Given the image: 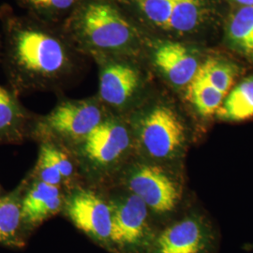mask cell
Here are the masks:
<instances>
[{
	"label": "cell",
	"instance_id": "cell-1",
	"mask_svg": "<svg viewBox=\"0 0 253 253\" xmlns=\"http://www.w3.org/2000/svg\"><path fill=\"white\" fill-rule=\"evenodd\" d=\"M4 32L3 62L10 89L21 95L58 90L73 69V53L63 27L30 15L0 9Z\"/></svg>",
	"mask_w": 253,
	"mask_h": 253
},
{
	"label": "cell",
	"instance_id": "cell-2",
	"mask_svg": "<svg viewBox=\"0 0 253 253\" xmlns=\"http://www.w3.org/2000/svg\"><path fill=\"white\" fill-rule=\"evenodd\" d=\"M64 31L81 45L96 52H114L127 45L133 37L129 23L114 5L89 0L78 5Z\"/></svg>",
	"mask_w": 253,
	"mask_h": 253
},
{
	"label": "cell",
	"instance_id": "cell-3",
	"mask_svg": "<svg viewBox=\"0 0 253 253\" xmlns=\"http://www.w3.org/2000/svg\"><path fill=\"white\" fill-rule=\"evenodd\" d=\"M106 118L100 100H60L47 115H38L31 140L50 141L72 149Z\"/></svg>",
	"mask_w": 253,
	"mask_h": 253
},
{
	"label": "cell",
	"instance_id": "cell-4",
	"mask_svg": "<svg viewBox=\"0 0 253 253\" xmlns=\"http://www.w3.org/2000/svg\"><path fill=\"white\" fill-rule=\"evenodd\" d=\"M130 145V134L118 118L108 117L71 152L81 175L100 179L116 169Z\"/></svg>",
	"mask_w": 253,
	"mask_h": 253
},
{
	"label": "cell",
	"instance_id": "cell-5",
	"mask_svg": "<svg viewBox=\"0 0 253 253\" xmlns=\"http://www.w3.org/2000/svg\"><path fill=\"white\" fill-rule=\"evenodd\" d=\"M61 214L94 242L111 250L112 208L99 191L82 185L68 190Z\"/></svg>",
	"mask_w": 253,
	"mask_h": 253
},
{
	"label": "cell",
	"instance_id": "cell-6",
	"mask_svg": "<svg viewBox=\"0 0 253 253\" xmlns=\"http://www.w3.org/2000/svg\"><path fill=\"white\" fill-rule=\"evenodd\" d=\"M138 137L148 155L168 160L180 152L185 143V128L172 109L157 106L140 120Z\"/></svg>",
	"mask_w": 253,
	"mask_h": 253
},
{
	"label": "cell",
	"instance_id": "cell-7",
	"mask_svg": "<svg viewBox=\"0 0 253 253\" xmlns=\"http://www.w3.org/2000/svg\"><path fill=\"white\" fill-rule=\"evenodd\" d=\"M113 213L111 250L132 253L147 238V206L134 194L109 198Z\"/></svg>",
	"mask_w": 253,
	"mask_h": 253
},
{
	"label": "cell",
	"instance_id": "cell-8",
	"mask_svg": "<svg viewBox=\"0 0 253 253\" xmlns=\"http://www.w3.org/2000/svg\"><path fill=\"white\" fill-rule=\"evenodd\" d=\"M126 183L132 194L158 213L171 211L179 200L176 184L157 166L144 164L133 168L126 177Z\"/></svg>",
	"mask_w": 253,
	"mask_h": 253
},
{
	"label": "cell",
	"instance_id": "cell-9",
	"mask_svg": "<svg viewBox=\"0 0 253 253\" xmlns=\"http://www.w3.org/2000/svg\"><path fill=\"white\" fill-rule=\"evenodd\" d=\"M22 198V219L27 236L52 217L61 214L67 190L32 178L28 173Z\"/></svg>",
	"mask_w": 253,
	"mask_h": 253
},
{
	"label": "cell",
	"instance_id": "cell-10",
	"mask_svg": "<svg viewBox=\"0 0 253 253\" xmlns=\"http://www.w3.org/2000/svg\"><path fill=\"white\" fill-rule=\"evenodd\" d=\"M210 234L195 217H187L161 233L154 241L151 253H208Z\"/></svg>",
	"mask_w": 253,
	"mask_h": 253
},
{
	"label": "cell",
	"instance_id": "cell-11",
	"mask_svg": "<svg viewBox=\"0 0 253 253\" xmlns=\"http://www.w3.org/2000/svg\"><path fill=\"white\" fill-rule=\"evenodd\" d=\"M37 117L20 102L17 94L0 85V145L31 140Z\"/></svg>",
	"mask_w": 253,
	"mask_h": 253
},
{
	"label": "cell",
	"instance_id": "cell-12",
	"mask_svg": "<svg viewBox=\"0 0 253 253\" xmlns=\"http://www.w3.org/2000/svg\"><path fill=\"white\" fill-rule=\"evenodd\" d=\"M139 84L135 70L126 64H102L100 73V100L114 108L123 107L132 98Z\"/></svg>",
	"mask_w": 253,
	"mask_h": 253
},
{
	"label": "cell",
	"instance_id": "cell-13",
	"mask_svg": "<svg viewBox=\"0 0 253 253\" xmlns=\"http://www.w3.org/2000/svg\"><path fill=\"white\" fill-rule=\"evenodd\" d=\"M27 185L25 176L18 185L0 197V246L23 249L29 237L22 219V198Z\"/></svg>",
	"mask_w": 253,
	"mask_h": 253
},
{
	"label": "cell",
	"instance_id": "cell-14",
	"mask_svg": "<svg viewBox=\"0 0 253 253\" xmlns=\"http://www.w3.org/2000/svg\"><path fill=\"white\" fill-rule=\"evenodd\" d=\"M154 60L168 80L178 86L190 84L199 71L197 59L185 46L176 42L159 46Z\"/></svg>",
	"mask_w": 253,
	"mask_h": 253
},
{
	"label": "cell",
	"instance_id": "cell-15",
	"mask_svg": "<svg viewBox=\"0 0 253 253\" xmlns=\"http://www.w3.org/2000/svg\"><path fill=\"white\" fill-rule=\"evenodd\" d=\"M217 115L227 121H244L253 118V76L228 93Z\"/></svg>",
	"mask_w": 253,
	"mask_h": 253
},
{
	"label": "cell",
	"instance_id": "cell-16",
	"mask_svg": "<svg viewBox=\"0 0 253 253\" xmlns=\"http://www.w3.org/2000/svg\"><path fill=\"white\" fill-rule=\"evenodd\" d=\"M39 145V153L54 165L63 177L66 189L68 190L81 186L79 180L81 173L78 163L70 149L50 141H42L37 143Z\"/></svg>",
	"mask_w": 253,
	"mask_h": 253
},
{
	"label": "cell",
	"instance_id": "cell-17",
	"mask_svg": "<svg viewBox=\"0 0 253 253\" xmlns=\"http://www.w3.org/2000/svg\"><path fill=\"white\" fill-rule=\"evenodd\" d=\"M81 0H17L27 14L49 24L60 26L61 21L77 8Z\"/></svg>",
	"mask_w": 253,
	"mask_h": 253
},
{
	"label": "cell",
	"instance_id": "cell-18",
	"mask_svg": "<svg viewBox=\"0 0 253 253\" xmlns=\"http://www.w3.org/2000/svg\"><path fill=\"white\" fill-rule=\"evenodd\" d=\"M228 39L237 51L253 60V7H242L232 16Z\"/></svg>",
	"mask_w": 253,
	"mask_h": 253
},
{
	"label": "cell",
	"instance_id": "cell-19",
	"mask_svg": "<svg viewBox=\"0 0 253 253\" xmlns=\"http://www.w3.org/2000/svg\"><path fill=\"white\" fill-rule=\"evenodd\" d=\"M188 97L194 107L203 116L217 114L226 95L212 86L199 73L190 82Z\"/></svg>",
	"mask_w": 253,
	"mask_h": 253
},
{
	"label": "cell",
	"instance_id": "cell-20",
	"mask_svg": "<svg viewBox=\"0 0 253 253\" xmlns=\"http://www.w3.org/2000/svg\"><path fill=\"white\" fill-rule=\"evenodd\" d=\"M201 0H175L167 29L179 33L193 30L199 24Z\"/></svg>",
	"mask_w": 253,
	"mask_h": 253
},
{
	"label": "cell",
	"instance_id": "cell-21",
	"mask_svg": "<svg viewBox=\"0 0 253 253\" xmlns=\"http://www.w3.org/2000/svg\"><path fill=\"white\" fill-rule=\"evenodd\" d=\"M198 73L224 95L232 90L235 82V68L233 65L218 61L216 59H209L199 68Z\"/></svg>",
	"mask_w": 253,
	"mask_h": 253
},
{
	"label": "cell",
	"instance_id": "cell-22",
	"mask_svg": "<svg viewBox=\"0 0 253 253\" xmlns=\"http://www.w3.org/2000/svg\"><path fill=\"white\" fill-rule=\"evenodd\" d=\"M175 0H136L139 9L156 26L167 29Z\"/></svg>",
	"mask_w": 253,
	"mask_h": 253
},
{
	"label": "cell",
	"instance_id": "cell-23",
	"mask_svg": "<svg viewBox=\"0 0 253 253\" xmlns=\"http://www.w3.org/2000/svg\"><path fill=\"white\" fill-rule=\"evenodd\" d=\"M243 7H253V0H235Z\"/></svg>",
	"mask_w": 253,
	"mask_h": 253
},
{
	"label": "cell",
	"instance_id": "cell-24",
	"mask_svg": "<svg viewBox=\"0 0 253 253\" xmlns=\"http://www.w3.org/2000/svg\"><path fill=\"white\" fill-rule=\"evenodd\" d=\"M3 194H2V188H1V186H0V197L2 196Z\"/></svg>",
	"mask_w": 253,
	"mask_h": 253
},
{
	"label": "cell",
	"instance_id": "cell-25",
	"mask_svg": "<svg viewBox=\"0 0 253 253\" xmlns=\"http://www.w3.org/2000/svg\"><path fill=\"white\" fill-rule=\"evenodd\" d=\"M0 50H1V44H0Z\"/></svg>",
	"mask_w": 253,
	"mask_h": 253
}]
</instances>
